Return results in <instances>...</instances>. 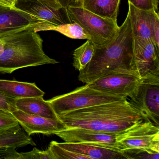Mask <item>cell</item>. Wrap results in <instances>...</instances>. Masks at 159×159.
I'll list each match as a JSON object with an SVG mask.
<instances>
[{
    "mask_svg": "<svg viewBox=\"0 0 159 159\" xmlns=\"http://www.w3.org/2000/svg\"><path fill=\"white\" fill-rule=\"evenodd\" d=\"M130 104L142 116L159 126V73L141 78L129 97Z\"/></svg>",
    "mask_w": 159,
    "mask_h": 159,
    "instance_id": "cell-6",
    "label": "cell"
},
{
    "mask_svg": "<svg viewBox=\"0 0 159 159\" xmlns=\"http://www.w3.org/2000/svg\"><path fill=\"white\" fill-rule=\"evenodd\" d=\"M53 26L20 9L0 5V36L30 27L39 28L40 31L51 30Z\"/></svg>",
    "mask_w": 159,
    "mask_h": 159,
    "instance_id": "cell-9",
    "label": "cell"
},
{
    "mask_svg": "<svg viewBox=\"0 0 159 159\" xmlns=\"http://www.w3.org/2000/svg\"><path fill=\"white\" fill-rule=\"evenodd\" d=\"M133 46L134 36L127 13L113 40L106 46L97 47L91 62L80 71L79 80L87 84L111 73H134L130 68Z\"/></svg>",
    "mask_w": 159,
    "mask_h": 159,
    "instance_id": "cell-2",
    "label": "cell"
},
{
    "mask_svg": "<svg viewBox=\"0 0 159 159\" xmlns=\"http://www.w3.org/2000/svg\"><path fill=\"white\" fill-rule=\"evenodd\" d=\"M128 2L141 11L158 12V0H128Z\"/></svg>",
    "mask_w": 159,
    "mask_h": 159,
    "instance_id": "cell-24",
    "label": "cell"
},
{
    "mask_svg": "<svg viewBox=\"0 0 159 159\" xmlns=\"http://www.w3.org/2000/svg\"><path fill=\"white\" fill-rule=\"evenodd\" d=\"M57 141H52L49 149L54 159H89L88 157L61 148L57 144Z\"/></svg>",
    "mask_w": 159,
    "mask_h": 159,
    "instance_id": "cell-22",
    "label": "cell"
},
{
    "mask_svg": "<svg viewBox=\"0 0 159 159\" xmlns=\"http://www.w3.org/2000/svg\"><path fill=\"white\" fill-rule=\"evenodd\" d=\"M37 1L55 10H59L63 9L57 0H37Z\"/></svg>",
    "mask_w": 159,
    "mask_h": 159,
    "instance_id": "cell-30",
    "label": "cell"
},
{
    "mask_svg": "<svg viewBox=\"0 0 159 159\" xmlns=\"http://www.w3.org/2000/svg\"><path fill=\"white\" fill-rule=\"evenodd\" d=\"M65 10L68 19L83 28L97 48L107 45L117 36L120 28L117 21L101 17L82 7L70 5Z\"/></svg>",
    "mask_w": 159,
    "mask_h": 159,
    "instance_id": "cell-4",
    "label": "cell"
},
{
    "mask_svg": "<svg viewBox=\"0 0 159 159\" xmlns=\"http://www.w3.org/2000/svg\"><path fill=\"white\" fill-rule=\"evenodd\" d=\"M130 68L141 78L159 73V51L151 39L134 38Z\"/></svg>",
    "mask_w": 159,
    "mask_h": 159,
    "instance_id": "cell-8",
    "label": "cell"
},
{
    "mask_svg": "<svg viewBox=\"0 0 159 159\" xmlns=\"http://www.w3.org/2000/svg\"><path fill=\"white\" fill-rule=\"evenodd\" d=\"M55 134L66 142L97 145L122 150L117 141V134L85 128H67ZM123 151V150H122Z\"/></svg>",
    "mask_w": 159,
    "mask_h": 159,
    "instance_id": "cell-11",
    "label": "cell"
},
{
    "mask_svg": "<svg viewBox=\"0 0 159 159\" xmlns=\"http://www.w3.org/2000/svg\"><path fill=\"white\" fill-rule=\"evenodd\" d=\"M83 0H71V5L81 7Z\"/></svg>",
    "mask_w": 159,
    "mask_h": 159,
    "instance_id": "cell-33",
    "label": "cell"
},
{
    "mask_svg": "<svg viewBox=\"0 0 159 159\" xmlns=\"http://www.w3.org/2000/svg\"><path fill=\"white\" fill-rule=\"evenodd\" d=\"M56 142L61 148L84 155L89 159H127L124 151L120 150L85 143Z\"/></svg>",
    "mask_w": 159,
    "mask_h": 159,
    "instance_id": "cell-14",
    "label": "cell"
},
{
    "mask_svg": "<svg viewBox=\"0 0 159 159\" xmlns=\"http://www.w3.org/2000/svg\"><path fill=\"white\" fill-rule=\"evenodd\" d=\"M151 40L156 49L159 51V16L155 12L152 18Z\"/></svg>",
    "mask_w": 159,
    "mask_h": 159,
    "instance_id": "cell-28",
    "label": "cell"
},
{
    "mask_svg": "<svg viewBox=\"0 0 159 159\" xmlns=\"http://www.w3.org/2000/svg\"><path fill=\"white\" fill-rule=\"evenodd\" d=\"M117 141L122 150L143 149L159 152V126L143 120L117 134Z\"/></svg>",
    "mask_w": 159,
    "mask_h": 159,
    "instance_id": "cell-7",
    "label": "cell"
},
{
    "mask_svg": "<svg viewBox=\"0 0 159 159\" xmlns=\"http://www.w3.org/2000/svg\"><path fill=\"white\" fill-rule=\"evenodd\" d=\"M16 148L15 147H1L0 159H21V154Z\"/></svg>",
    "mask_w": 159,
    "mask_h": 159,
    "instance_id": "cell-29",
    "label": "cell"
},
{
    "mask_svg": "<svg viewBox=\"0 0 159 159\" xmlns=\"http://www.w3.org/2000/svg\"><path fill=\"white\" fill-rule=\"evenodd\" d=\"M127 159H159V152L143 149H128L123 150Z\"/></svg>",
    "mask_w": 159,
    "mask_h": 159,
    "instance_id": "cell-23",
    "label": "cell"
},
{
    "mask_svg": "<svg viewBox=\"0 0 159 159\" xmlns=\"http://www.w3.org/2000/svg\"><path fill=\"white\" fill-rule=\"evenodd\" d=\"M29 145L35 146L36 144L20 125L0 130V148H19Z\"/></svg>",
    "mask_w": 159,
    "mask_h": 159,
    "instance_id": "cell-18",
    "label": "cell"
},
{
    "mask_svg": "<svg viewBox=\"0 0 159 159\" xmlns=\"http://www.w3.org/2000/svg\"><path fill=\"white\" fill-rule=\"evenodd\" d=\"M38 27H30L6 34L0 54V73L11 74L17 70L59 62L43 50V40Z\"/></svg>",
    "mask_w": 159,
    "mask_h": 159,
    "instance_id": "cell-3",
    "label": "cell"
},
{
    "mask_svg": "<svg viewBox=\"0 0 159 159\" xmlns=\"http://www.w3.org/2000/svg\"><path fill=\"white\" fill-rule=\"evenodd\" d=\"M121 0H83L81 7L99 16L117 21Z\"/></svg>",
    "mask_w": 159,
    "mask_h": 159,
    "instance_id": "cell-19",
    "label": "cell"
},
{
    "mask_svg": "<svg viewBox=\"0 0 159 159\" xmlns=\"http://www.w3.org/2000/svg\"><path fill=\"white\" fill-rule=\"evenodd\" d=\"M16 99L0 92V110L12 113L17 110Z\"/></svg>",
    "mask_w": 159,
    "mask_h": 159,
    "instance_id": "cell-26",
    "label": "cell"
},
{
    "mask_svg": "<svg viewBox=\"0 0 159 159\" xmlns=\"http://www.w3.org/2000/svg\"><path fill=\"white\" fill-rule=\"evenodd\" d=\"M52 30L58 31L70 39L91 40V37L86 31L76 23H67L57 26L54 27Z\"/></svg>",
    "mask_w": 159,
    "mask_h": 159,
    "instance_id": "cell-21",
    "label": "cell"
},
{
    "mask_svg": "<svg viewBox=\"0 0 159 159\" xmlns=\"http://www.w3.org/2000/svg\"><path fill=\"white\" fill-rule=\"evenodd\" d=\"M63 9H66L71 5V0H57Z\"/></svg>",
    "mask_w": 159,
    "mask_h": 159,
    "instance_id": "cell-32",
    "label": "cell"
},
{
    "mask_svg": "<svg viewBox=\"0 0 159 159\" xmlns=\"http://www.w3.org/2000/svg\"><path fill=\"white\" fill-rule=\"evenodd\" d=\"M155 11H141L128 3V11L134 38L151 39L152 18Z\"/></svg>",
    "mask_w": 159,
    "mask_h": 159,
    "instance_id": "cell-15",
    "label": "cell"
},
{
    "mask_svg": "<svg viewBox=\"0 0 159 159\" xmlns=\"http://www.w3.org/2000/svg\"><path fill=\"white\" fill-rule=\"evenodd\" d=\"M17 110L25 113L37 115L49 119H56L58 116L52 105L43 96L16 99Z\"/></svg>",
    "mask_w": 159,
    "mask_h": 159,
    "instance_id": "cell-16",
    "label": "cell"
},
{
    "mask_svg": "<svg viewBox=\"0 0 159 159\" xmlns=\"http://www.w3.org/2000/svg\"><path fill=\"white\" fill-rule=\"evenodd\" d=\"M36 16L52 26L67 24L62 13L63 9L55 10L37 0H16L15 7Z\"/></svg>",
    "mask_w": 159,
    "mask_h": 159,
    "instance_id": "cell-13",
    "label": "cell"
},
{
    "mask_svg": "<svg viewBox=\"0 0 159 159\" xmlns=\"http://www.w3.org/2000/svg\"><path fill=\"white\" fill-rule=\"evenodd\" d=\"M57 116L67 128H85L116 134L145 120L128 98L73 111Z\"/></svg>",
    "mask_w": 159,
    "mask_h": 159,
    "instance_id": "cell-1",
    "label": "cell"
},
{
    "mask_svg": "<svg viewBox=\"0 0 159 159\" xmlns=\"http://www.w3.org/2000/svg\"><path fill=\"white\" fill-rule=\"evenodd\" d=\"M126 98L98 91L88 84L78 87L70 93L57 96L47 100L57 115Z\"/></svg>",
    "mask_w": 159,
    "mask_h": 159,
    "instance_id": "cell-5",
    "label": "cell"
},
{
    "mask_svg": "<svg viewBox=\"0 0 159 159\" xmlns=\"http://www.w3.org/2000/svg\"><path fill=\"white\" fill-rule=\"evenodd\" d=\"M21 159H54L49 149L41 151L35 148L29 152H21Z\"/></svg>",
    "mask_w": 159,
    "mask_h": 159,
    "instance_id": "cell-25",
    "label": "cell"
},
{
    "mask_svg": "<svg viewBox=\"0 0 159 159\" xmlns=\"http://www.w3.org/2000/svg\"><path fill=\"white\" fill-rule=\"evenodd\" d=\"M19 125L11 113L0 110V130Z\"/></svg>",
    "mask_w": 159,
    "mask_h": 159,
    "instance_id": "cell-27",
    "label": "cell"
},
{
    "mask_svg": "<svg viewBox=\"0 0 159 159\" xmlns=\"http://www.w3.org/2000/svg\"><path fill=\"white\" fill-rule=\"evenodd\" d=\"M0 92L16 99L45 94L35 83L2 80H0Z\"/></svg>",
    "mask_w": 159,
    "mask_h": 159,
    "instance_id": "cell-17",
    "label": "cell"
},
{
    "mask_svg": "<svg viewBox=\"0 0 159 159\" xmlns=\"http://www.w3.org/2000/svg\"><path fill=\"white\" fill-rule=\"evenodd\" d=\"M16 2V0H0V5L5 7L14 8Z\"/></svg>",
    "mask_w": 159,
    "mask_h": 159,
    "instance_id": "cell-31",
    "label": "cell"
},
{
    "mask_svg": "<svg viewBox=\"0 0 159 159\" xmlns=\"http://www.w3.org/2000/svg\"><path fill=\"white\" fill-rule=\"evenodd\" d=\"M140 79L134 73H114L87 84L103 93L128 98L136 89Z\"/></svg>",
    "mask_w": 159,
    "mask_h": 159,
    "instance_id": "cell-10",
    "label": "cell"
},
{
    "mask_svg": "<svg viewBox=\"0 0 159 159\" xmlns=\"http://www.w3.org/2000/svg\"><path fill=\"white\" fill-rule=\"evenodd\" d=\"M12 114L29 136L36 134H55L57 132L67 129L66 126L58 118L49 119L27 114L17 109Z\"/></svg>",
    "mask_w": 159,
    "mask_h": 159,
    "instance_id": "cell-12",
    "label": "cell"
},
{
    "mask_svg": "<svg viewBox=\"0 0 159 159\" xmlns=\"http://www.w3.org/2000/svg\"><path fill=\"white\" fill-rule=\"evenodd\" d=\"M96 45L90 40L75 50L73 52V66L80 71L84 69L91 62L94 55Z\"/></svg>",
    "mask_w": 159,
    "mask_h": 159,
    "instance_id": "cell-20",
    "label": "cell"
}]
</instances>
